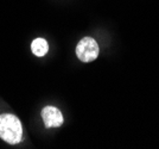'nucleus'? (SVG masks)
I'll return each mask as SVG.
<instances>
[{"label":"nucleus","instance_id":"nucleus-1","mask_svg":"<svg viewBox=\"0 0 159 149\" xmlns=\"http://www.w3.org/2000/svg\"><path fill=\"white\" fill-rule=\"evenodd\" d=\"M0 138L10 144L21 142L23 127L18 117L11 113L0 115Z\"/></svg>","mask_w":159,"mask_h":149},{"label":"nucleus","instance_id":"nucleus-2","mask_svg":"<svg viewBox=\"0 0 159 149\" xmlns=\"http://www.w3.org/2000/svg\"><path fill=\"white\" fill-rule=\"evenodd\" d=\"M100 53L99 44L92 37H83L76 46V56L82 62H93Z\"/></svg>","mask_w":159,"mask_h":149},{"label":"nucleus","instance_id":"nucleus-3","mask_svg":"<svg viewBox=\"0 0 159 149\" xmlns=\"http://www.w3.org/2000/svg\"><path fill=\"white\" fill-rule=\"evenodd\" d=\"M42 118L45 128H60L63 124V115L58 108L45 106L42 110Z\"/></svg>","mask_w":159,"mask_h":149},{"label":"nucleus","instance_id":"nucleus-4","mask_svg":"<svg viewBox=\"0 0 159 149\" xmlns=\"http://www.w3.org/2000/svg\"><path fill=\"white\" fill-rule=\"evenodd\" d=\"M31 50L36 56L42 57V56L47 55L48 50H49V44L44 38H36L31 43Z\"/></svg>","mask_w":159,"mask_h":149}]
</instances>
